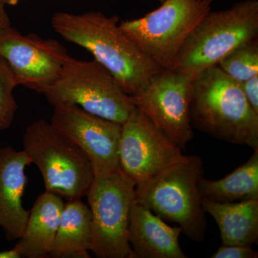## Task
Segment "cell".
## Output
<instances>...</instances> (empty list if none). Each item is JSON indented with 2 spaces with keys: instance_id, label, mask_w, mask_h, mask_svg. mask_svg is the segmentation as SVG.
<instances>
[{
  "instance_id": "6da1fadb",
  "label": "cell",
  "mask_w": 258,
  "mask_h": 258,
  "mask_svg": "<svg viewBox=\"0 0 258 258\" xmlns=\"http://www.w3.org/2000/svg\"><path fill=\"white\" fill-rule=\"evenodd\" d=\"M54 31L92 54L129 96L141 89L161 69L120 28L119 18L101 12L81 15L58 12L51 18Z\"/></svg>"
},
{
  "instance_id": "7a4b0ae2",
  "label": "cell",
  "mask_w": 258,
  "mask_h": 258,
  "mask_svg": "<svg viewBox=\"0 0 258 258\" xmlns=\"http://www.w3.org/2000/svg\"><path fill=\"white\" fill-rule=\"evenodd\" d=\"M190 120L192 127L223 142L258 149V113L246 99L241 83L218 66L194 79Z\"/></svg>"
},
{
  "instance_id": "3957f363",
  "label": "cell",
  "mask_w": 258,
  "mask_h": 258,
  "mask_svg": "<svg viewBox=\"0 0 258 258\" xmlns=\"http://www.w3.org/2000/svg\"><path fill=\"white\" fill-rule=\"evenodd\" d=\"M204 176L201 157L183 155L157 175L135 188V202L181 227L190 240L202 242L207 230L198 181Z\"/></svg>"
},
{
  "instance_id": "277c9868",
  "label": "cell",
  "mask_w": 258,
  "mask_h": 258,
  "mask_svg": "<svg viewBox=\"0 0 258 258\" xmlns=\"http://www.w3.org/2000/svg\"><path fill=\"white\" fill-rule=\"evenodd\" d=\"M257 37V0H244L227 10L210 11L185 40L171 69L195 79L217 66L231 50Z\"/></svg>"
},
{
  "instance_id": "5b68a950",
  "label": "cell",
  "mask_w": 258,
  "mask_h": 258,
  "mask_svg": "<svg viewBox=\"0 0 258 258\" xmlns=\"http://www.w3.org/2000/svg\"><path fill=\"white\" fill-rule=\"evenodd\" d=\"M23 150L37 166L45 191L69 200L86 196L95 173L89 157L46 120L32 122L23 134Z\"/></svg>"
},
{
  "instance_id": "8992f818",
  "label": "cell",
  "mask_w": 258,
  "mask_h": 258,
  "mask_svg": "<svg viewBox=\"0 0 258 258\" xmlns=\"http://www.w3.org/2000/svg\"><path fill=\"white\" fill-rule=\"evenodd\" d=\"M43 94L52 106L74 105L121 125L136 108L132 97L99 62L71 56Z\"/></svg>"
},
{
  "instance_id": "52a82bcc",
  "label": "cell",
  "mask_w": 258,
  "mask_h": 258,
  "mask_svg": "<svg viewBox=\"0 0 258 258\" xmlns=\"http://www.w3.org/2000/svg\"><path fill=\"white\" fill-rule=\"evenodd\" d=\"M161 5L144 17L119 23L141 50L162 69H171L193 29L215 0H154Z\"/></svg>"
},
{
  "instance_id": "ba28073f",
  "label": "cell",
  "mask_w": 258,
  "mask_h": 258,
  "mask_svg": "<svg viewBox=\"0 0 258 258\" xmlns=\"http://www.w3.org/2000/svg\"><path fill=\"white\" fill-rule=\"evenodd\" d=\"M136 185L120 169L95 174L87 195L91 212V251L99 258H131L129 217Z\"/></svg>"
},
{
  "instance_id": "9c48e42d",
  "label": "cell",
  "mask_w": 258,
  "mask_h": 258,
  "mask_svg": "<svg viewBox=\"0 0 258 258\" xmlns=\"http://www.w3.org/2000/svg\"><path fill=\"white\" fill-rule=\"evenodd\" d=\"M194 79L174 69H161L131 96L136 108L181 149L192 140L190 101Z\"/></svg>"
},
{
  "instance_id": "30bf717a",
  "label": "cell",
  "mask_w": 258,
  "mask_h": 258,
  "mask_svg": "<svg viewBox=\"0 0 258 258\" xmlns=\"http://www.w3.org/2000/svg\"><path fill=\"white\" fill-rule=\"evenodd\" d=\"M181 150L137 108L121 125L119 167L136 186L181 159Z\"/></svg>"
},
{
  "instance_id": "8fae6325",
  "label": "cell",
  "mask_w": 258,
  "mask_h": 258,
  "mask_svg": "<svg viewBox=\"0 0 258 258\" xmlns=\"http://www.w3.org/2000/svg\"><path fill=\"white\" fill-rule=\"evenodd\" d=\"M0 57L10 66L18 85L44 93L57 79L70 55L57 40L23 35L10 25L0 30Z\"/></svg>"
},
{
  "instance_id": "7c38bea8",
  "label": "cell",
  "mask_w": 258,
  "mask_h": 258,
  "mask_svg": "<svg viewBox=\"0 0 258 258\" xmlns=\"http://www.w3.org/2000/svg\"><path fill=\"white\" fill-rule=\"evenodd\" d=\"M50 123L87 154L95 174L119 168L121 124L74 105L55 104Z\"/></svg>"
},
{
  "instance_id": "4fadbf2b",
  "label": "cell",
  "mask_w": 258,
  "mask_h": 258,
  "mask_svg": "<svg viewBox=\"0 0 258 258\" xmlns=\"http://www.w3.org/2000/svg\"><path fill=\"white\" fill-rule=\"evenodd\" d=\"M32 164L25 151L13 147H0V227L7 240H19L23 235L30 210L23 206L26 187L25 169Z\"/></svg>"
},
{
  "instance_id": "5bb4252c",
  "label": "cell",
  "mask_w": 258,
  "mask_h": 258,
  "mask_svg": "<svg viewBox=\"0 0 258 258\" xmlns=\"http://www.w3.org/2000/svg\"><path fill=\"white\" fill-rule=\"evenodd\" d=\"M179 226L171 227L147 207L134 201L129 217L131 258H186L180 247Z\"/></svg>"
},
{
  "instance_id": "9a60e30c",
  "label": "cell",
  "mask_w": 258,
  "mask_h": 258,
  "mask_svg": "<svg viewBox=\"0 0 258 258\" xmlns=\"http://www.w3.org/2000/svg\"><path fill=\"white\" fill-rule=\"evenodd\" d=\"M64 205L61 197L48 191L37 198L23 235L15 246L20 258L50 257Z\"/></svg>"
},
{
  "instance_id": "2e32d148",
  "label": "cell",
  "mask_w": 258,
  "mask_h": 258,
  "mask_svg": "<svg viewBox=\"0 0 258 258\" xmlns=\"http://www.w3.org/2000/svg\"><path fill=\"white\" fill-rule=\"evenodd\" d=\"M203 210L217 222L222 244L258 242V199L217 203L203 199Z\"/></svg>"
},
{
  "instance_id": "e0dca14e",
  "label": "cell",
  "mask_w": 258,
  "mask_h": 258,
  "mask_svg": "<svg viewBox=\"0 0 258 258\" xmlns=\"http://www.w3.org/2000/svg\"><path fill=\"white\" fill-rule=\"evenodd\" d=\"M91 247V212L81 200L64 203L50 257L89 258Z\"/></svg>"
},
{
  "instance_id": "ac0fdd59",
  "label": "cell",
  "mask_w": 258,
  "mask_h": 258,
  "mask_svg": "<svg viewBox=\"0 0 258 258\" xmlns=\"http://www.w3.org/2000/svg\"><path fill=\"white\" fill-rule=\"evenodd\" d=\"M198 187L202 198L217 203H234L258 199V149L247 162L218 180L201 176Z\"/></svg>"
},
{
  "instance_id": "d6986e66",
  "label": "cell",
  "mask_w": 258,
  "mask_h": 258,
  "mask_svg": "<svg viewBox=\"0 0 258 258\" xmlns=\"http://www.w3.org/2000/svg\"><path fill=\"white\" fill-rule=\"evenodd\" d=\"M217 66L240 83L258 75V37L231 50Z\"/></svg>"
},
{
  "instance_id": "ffe728a7",
  "label": "cell",
  "mask_w": 258,
  "mask_h": 258,
  "mask_svg": "<svg viewBox=\"0 0 258 258\" xmlns=\"http://www.w3.org/2000/svg\"><path fill=\"white\" fill-rule=\"evenodd\" d=\"M18 86L10 66L0 57V132L9 128L14 121L18 106L13 92Z\"/></svg>"
},
{
  "instance_id": "44dd1931",
  "label": "cell",
  "mask_w": 258,
  "mask_h": 258,
  "mask_svg": "<svg viewBox=\"0 0 258 258\" xmlns=\"http://www.w3.org/2000/svg\"><path fill=\"white\" fill-rule=\"evenodd\" d=\"M212 258H257V251L254 250L252 245L243 244H222Z\"/></svg>"
},
{
  "instance_id": "7402d4cb",
  "label": "cell",
  "mask_w": 258,
  "mask_h": 258,
  "mask_svg": "<svg viewBox=\"0 0 258 258\" xmlns=\"http://www.w3.org/2000/svg\"><path fill=\"white\" fill-rule=\"evenodd\" d=\"M241 86L249 104L258 113V75L241 83Z\"/></svg>"
},
{
  "instance_id": "603a6c76",
  "label": "cell",
  "mask_w": 258,
  "mask_h": 258,
  "mask_svg": "<svg viewBox=\"0 0 258 258\" xmlns=\"http://www.w3.org/2000/svg\"><path fill=\"white\" fill-rule=\"evenodd\" d=\"M5 6L6 5L0 2V30L8 28L11 25L9 15L8 14Z\"/></svg>"
},
{
  "instance_id": "cb8c5ba5",
  "label": "cell",
  "mask_w": 258,
  "mask_h": 258,
  "mask_svg": "<svg viewBox=\"0 0 258 258\" xmlns=\"http://www.w3.org/2000/svg\"><path fill=\"white\" fill-rule=\"evenodd\" d=\"M0 258H20V256L18 250L14 247L10 250L0 252Z\"/></svg>"
},
{
  "instance_id": "d4e9b609",
  "label": "cell",
  "mask_w": 258,
  "mask_h": 258,
  "mask_svg": "<svg viewBox=\"0 0 258 258\" xmlns=\"http://www.w3.org/2000/svg\"><path fill=\"white\" fill-rule=\"evenodd\" d=\"M20 0H0V2L4 3L6 5H11V6H15L18 4Z\"/></svg>"
}]
</instances>
